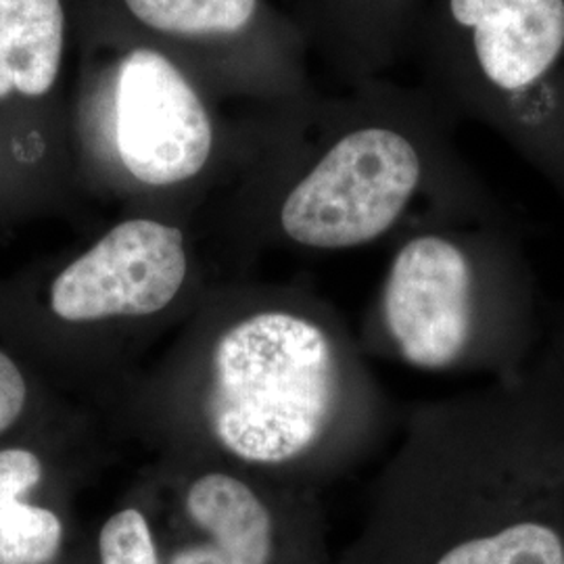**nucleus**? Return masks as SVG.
Segmentation results:
<instances>
[{"label":"nucleus","instance_id":"nucleus-3","mask_svg":"<svg viewBox=\"0 0 564 564\" xmlns=\"http://www.w3.org/2000/svg\"><path fill=\"white\" fill-rule=\"evenodd\" d=\"M538 339V284L506 218L408 230L368 321L372 347L444 375L512 377Z\"/></svg>","mask_w":564,"mask_h":564},{"label":"nucleus","instance_id":"nucleus-14","mask_svg":"<svg viewBox=\"0 0 564 564\" xmlns=\"http://www.w3.org/2000/svg\"><path fill=\"white\" fill-rule=\"evenodd\" d=\"M42 463L30 449H0V500L23 498L41 484Z\"/></svg>","mask_w":564,"mask_h":564},{"label":"nucleus","instance_id":"nucleus-8","mask_svg":"<svg viewBox=\"0 0 564 564\" xmlns=\"http://www.w3.org/2000/svg\"><path fill=\"white\" fill-rule=\"evenodd\" d=\"M184 510L205 542L176 550L170 564H270L276 519L249 485L228 473H205L188 485Z\"/></svg>","mask_w":564,"mask_h":564},{"label":"nucleus","instance_id":"nucleus-16","mask_svg":"<svg viewBox=\"0 0 564 564\" xmlns=\"http://www.w3.org/2000/svg\"><path fill=\"white\" fill-rule=\"evenodd\" d=\"M547 349L554 354V358H556L564 368V310L563 314H561V318H558V323H556L554 333H552V339H550Z\"/></svg>","mask_w":564,"mask_h":564},{"label":"nucleus","instance_id":"nucleus-10","mask_svg":"<svg viewBox=\"0 0 564 564\" xmlns=\"http://www.w3.org/2000/svg\"><path fill=\"white\" fill-rule=\"evenodd\" d=\"M144 25L176 36L237 34L253 20L258 0H126Z\"/></svg>","mask_w":564,"mask_h":564},{"label":"nucleus","instance_id":"nucleus-15","mask_svg":"<svg viewBox=\"0 0 564 564\" xmlns=\"http://www.w3.org/2000/svg\"><path fill=\"white\" fill-rule=\"evenodd\" d=\"M25 381L15 362L0 351V433L20 419L25 405Z\"/></svg>","mask_w":564,"mask_h":564},{"label":"nucleus","instance_id":"nucleus-4","mask_svg":"<svg viewBox=\"0 0 564 564\" xmlns=\"http://www.w3.org/2000/svg\"><path fill=\"white\" fill-rule=\"evenodd\" d=\"M456 120L429 93L393 118L345 128L282 199L289 241L318 251L356 249L402 224L505 220L500 205L464 162Z\"/></svg>","mask_w":564,"mask_h":564},{"label":"nucleus","instance_id":"nucleus-7","mask_svg":"<svg viewBox=\"0 0 564 564\" xmlns=\"http://www.w3.org/2000/svg\"><path fill=\"white\" fill-rule=\"evenodd\" d=\"M116 144L123 167L149 186L191 181L209 160V116L195 88L162 53L137 48L121 63Z\"/></svg>","mask_w":564,"mask_h":564},{"label":"nucleus","instance_id":"nucleus-17","mask_svg":"<svg viewBox=\"0 0 564 564\" xmlns=\"http://www.w3.org/2000/svg\"><path fill=\"white\" fill-rule=\"evenodd\" d=\"M563 564H564V544H563Z\"/></svg>","mask_w":564,"mask_h":564},{"label":"nucleus","instance_id":"nucleus-13","mask_svg":"<svg viewBox=\"0 0 564 564\" xmlns=\"http://www.w3.org/2000/svg\"><path fill=\"white\" fill-rule=\"evenodd\" d=\"M101 564H162L149 521L141 510L123 508L109 517L99 533Z\"/></svg>","mask_w":564,"mask_h":564},{"label":"nucleus","instance_id":"nucleus-2","mask_svg":"<svg viewBox=\"0 0 564 564\" xmlns=\"http://www.w3.org/2000/svg\"><path fill=\"white\" fill-rule=\"evenodd\" d=\"M379 412L349 335L314 305L251 314L214 345L203 414L216 444L241 463L335 470L370 440Z\"/></svg>","mask_w":564,"mask_h":564},{"label":"nucleus","instance_id":"nucleus-5","mask_svg":"<svg viewBox=\"0 0 564 564\" xmlns=\"http://www.w3.org/2000/svg\"><path fill=\"white\" fill-rule=\"evenodd\" d=\"M429 95L484 123L564 202V0H426Z\"/></svg>","mask_w":564,"mask_h":564},{"label":"nucleus","instance_id":"nucleus-12","mask_svg":"<svg viewBox=\"0 0 564 564\" xmlns=\"http://www.w3.org/2000/svg\"><path fill=\"white\" fill-rule=\"evenodd\" d=\"M426 0H337L349 34L372 53H383L389 42L421 20Z\"/></svg>","mask_w":564,"mask_h":564},{"label":"nucleus","instance_id":"nucleus-6","mask_svg":"<svg viewBox=\"0 0 564 564\" xmlns=\"http://www.w3.org/2000/svg\"><path fill=\"white\" fill-rule=\"evenodd\" d=\"M186 274L188 256L178 228L126 220L61 272L51 307L67 323L151 316L176 300Z\"/></svg>","mask_w":564,"mask_h":564},{"label":"nucleus","instance_id":"nucleus-9","mask_svg":"<svg viewBox=\"0 0 564 564\" xmlns=\"http://www.w3.org/2000/svg\"><path fill=\"white\" fill-rule=\"evenodd\" d=\"M63 53L61 0H0V99L46 95Z\"/></svg>","mask_w":564,"mask_h":564},{"label":"nucleus","instance_id":"nucleus-11","mask_svg":"<svg viewBox=\"0 0 564 564\" xmlns=\"http://www.w3.org/2000/svg\"><path fill=\"white\" fill-rule=\"evenodd\" d=\"M63 542L61 519L23 498L0 500V564H48Z\"/></svg>","mask_w":564,"mask_h":564},{"label":"nucleus","instance_id":"nucleus-1","mask_svg":"<svg viewBox=\"0 0 564 564\" xmlns=\"http://www.w3.org/2000/svg\"><path fill=\"white\" fill-rule=\"evenodd\" d=\"M564 368L423 403L347 564H563Z\"/></svg>","mask_w":564,"mask_h":564}]
</instances>
